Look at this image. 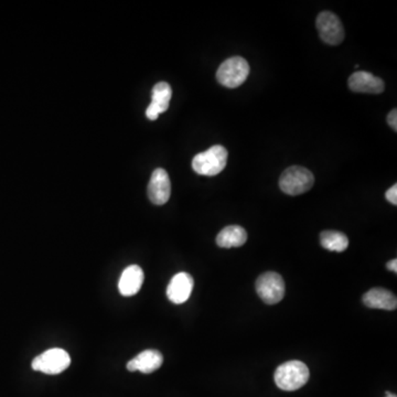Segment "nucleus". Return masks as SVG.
<instances>
[{"label": "nucleus", "mask_w": 397, "mask_h": 397, "mask_svg": "<svg viewBox=\"0 0 397 397\" xmlns=\"http://www.w3.org/2000/svg\"><path fill=\"white\" fill-rule=\"evenodd\" d=\"M171 196V182L165 169L153 171L148 184L149 200L156 206H164Z\"/></svg>", "instance_id": "obj_8"}, {"label": "nucleus", "mask_w": 397, "mask_h": 397, "mask_svg": "<svg viewBox=\"0 0 397 397\" xmlns=\"http://www.w3.org/2000/svg\"><path fill=\"white\" fill-rule=\"evenodd\" d=\"M249 74V66L245 59L233 57L224 61L216 72V80L225 88H235L244 83Z\"/></svg>", "instance_id": "obj_4"}, {"label": "nucleus", "mask_w": 397, "mask_h": 397, "mask_svg": "<svg viewBox=\"0 0 397 397\" xmlns=\"http://www.w3.org/2000/svg\"><path fill=\"white\" fill-rule=\"evenodd\" d=\"M387 268L391 272H394L395 274L397 273V261L396 259H392V261H389L386 265Z\"/></svg>", "instance_id": "obj_19"}, {"label": "nucleus", "mask_w": 397, "mask_h": 397, "mask_svg": "<svg viewBox=\"0 0 397 397\" xmlns=\"http://www.w3.org/2000/svg\"><path fill=\"white\" fill-rule=\"evenodd\" d=\"M386 196L387 201L390 202V203L394 204L396 206L397 204V184H394V186H391L389 190L386 191Z\"/></svg>", "instance_id": "obj_17"}, {"label": "nucleus", "mask_w": 397, "mask_h": 397, "mask_svg": "<svg viewBox=\"0 0 397 397\" xmlns=\"http://www.w3.org/2000/svg\"><path fill=\"white\" fill-rule=\"evenodd\" d=\"M227 150L221 145L200 153L192 160V168L201 176H216L227 167Z\"/></svg>", "instance_id": "obj_2"}, {"label": "nucleus", "mask_w": 397, "mask_h": 397, "mask_svg": "<svg viewBox=\"0 0 397 397\" xmlns=\"http://www.w3.org/2000/svg\"><path fill=\"white\" fill-rule=\"evenodd\" d=\"M194 285V278L188 273L174 275L167 288L168 300L174 304H184L191 296Z\"/></svg>", "instance_id": "obj_9"}, {"label": "nucleus", "mask_w": 397, "mask_h": 397, "mask_svg": "<svg viewBox=\"0 0 397 397\" xmlns=\"http://www.w3.org/2000/svg\"><path fill=\"white\" fill-rule=\"evenodd\" d=\"M71 365V357L66 350L60 348H53L47 350L38 357L33 359L32 369L45 374H60L66 371Z\"/></svg>", "instance_id": "obj_5"}, {"label": "nucleus", "mask_w": 397, "mask_h": 397, "mask_svg": "<svg viewBox=\"0 0 397 397\" xmlns=\"http://www.w3.org/2000/svg\"><path fill=\"white\" fill-rule=\"evenodd\" d=\"M317 29L322 41L338 46L345 39V29L335 13L324 11L317 18Z\"/></svg>", "instance_id": "obj_7"}, {"label": "nucleus", "mask_w": 397, "mask_h": 397, "mask_svg": "<svg viewBox=\"0 0 397 397\" xmlns=\"http://www.w3.org/2000/svg\"><path fill=\"white\" fill-rule=\"evenodd\" d=\"M314 184V177L312 171L300 166L286 169L279 179V186L282 191L290 196H300L309 191Z\"/></svg>", "instance_id": "obj_3"}, {"label": "nucleus", "mask_w": 397, "mask_h": 397, "mask_svg": "<svg viewBox=\"0 0 397 397\" xmlns=\"http://www.w3.org/2000/svg\"><path fill=\"white\" fill-rule=\"evenodd\" d=\"M164 363V357L158 350H145L127 363V369L131 372L139 371L145 374L155 372Z\"/></svg>", "instance_id": "obj_12"}, {"label": "nucleus", "mask_w": 397, "mask_h": 397, "mask_svg": "<svg viewBox=\"0 0 397 397\" xmlns=\"http://www.w3.org/2000/svg\"><path fill=\"white\" fill-rule=\"evenodd\" d=\"M171 96H172V90L166 82H159L153 86L151 103L146 109V116L150 121H156L160 114L165 113L168 109Z\"/></svg>", "instance_id": "obj_10"}, {"label": "nucleus", "mask_w": 397, "mask_h": 397, "mask_svg": "<svg viewBox=\"0 0 397 397\" xmlns=\"http://www.w3.org/2000/svg\"><path fill=\"white\" fill-rule=\"evenodd\" d=\"M386 397H396V395L392 394V393L386 392Z\"/></svg>", "instance_id": "obj_20"}, {"label": "nucleus", "mask_w": 397, "mask_h": 397, "mask_svg": "<svg viewBox=\"0 0 397 397\" xmlns=\"http://www.w3.org/2000/svg\"><path fill=\"white\" fill-rule=\"evenodd\" d=\"M387 123L389 125L394 129L395 131H397V112L396 109H393L391 113L387 116Z\"/></svg>", "instance_id": "obj_18"}, {"label": "nucleus", "mask_w": 397, "mask_h": 397, "mask_svg": "<svg viewBox=\"0 0 397 397\" xmlns=\"http://www.w3.org/2000/svg\"><path fill=\"white\" fill-rule=\"evenodd\" d=\"M320 243L324 249L328 251H345L349 247L347 235L338 231H324L320 234Z\"/></svg>", "instance_id": "obj_16"}, {"label": "nucleus", "mask_w": 397, "mask_h": 397, "mask_svg": "<svg viewBox=\"0 0 397 397\" xmlns=\"http://www.w3.org/2000/svg\"><path fill=\"white\" fill-rule=\"evenodd\" d=\"M365 306L372 309L395 310L397 300L395 295L385 288H372L363 296Z\"/></svg>", "instance_id": "obj_14"}, {"label": "nucleus", "mask_w": 397, "mask_h": 397, "mask_svg": "<svg viewBox=\"0 0 397 397\" xmlns=\"http://www.w3.org/2000/svg\"><path fill=\"white\" fill-rule=\"evenodd\" d=\"M348 83L350 90L357 93L380 94L385 88L384 82L380 78L365 71L352 74Z\"/></svg>", "instance_id": "obj_11"}, {"label": "nucleus", "mask_w": 397, "mask_h": 397, "mask_svg": "<svg viewBox=\"0 0 397 397\" xmlns=\"http://www.w3.org/2000/svg\"><path fill=\"white\" fill-rule=\"evenodd\" d=\"M256 292L265 304H278L285 296L284 279L277 273H265L257 278Z\"/></svg>", "instance_id": "obj_6"}, {"label": "nucleus", "mask_w": 397, "mask_h": 397, "mask_svg": "<svg viewBox=\"0 0 397 397\" xmlns=\"http://www.w3.org/2000/svg\"><path fill=\"white\" fill-rule=\"evenodd\" d=\"M143 269L138 265H131L124 269L119 283V290L121 295L125 297L134 296L141 290L143 284Z\"/></svg>", "instance_id": "obj_13"}, {"label": "nucleus", "mask_w": 397, "mask_h": 397, "mask_svg": "<svg viewBox=\"0 0 397 397\" xmlns=\"http://www.w3.org/2000/svg\"><path fill=\"white\" fill-rule=\"evenodd\" d=\"M275 383L283 391L292 392L300 390L309 380V369L302 361H290L277 367Z\"/></svg>", "instance_id": "obj_1"}, {"label": "nucleus", "mask_w": 397, "mask_h": 397, "mask_svg": "<svg viewBox=\"0 0 397 397\" xmlns=\"http://www.w3.org/2000/svg\"><path fill=\"white\" fill-rule=\"evenodd\" d=\"M247 241V231L239 225H230V227H224L216 237V244L223 249L243 247Z\"/></svg>", "instance_id": "obj_15"}]
</instances>
